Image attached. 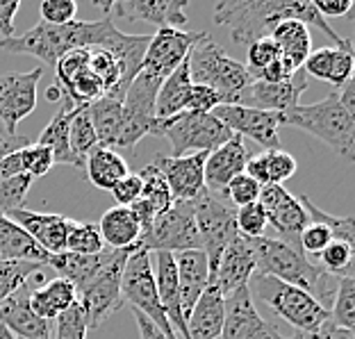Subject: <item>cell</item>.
<instances>
[{"label": "cell", "mask_w": 355, "mask_h": 339, "mask_svg": "<svg viewBox=\"0 0 355 339\" xmlns=\"http://www.w3.org/2000/svg\"><path fill=\"white\" fill-rule=\"evenodd\" d=\"M308 85H310V78L305 76L303 69L296 71L292 78L280 85H269V82H262V80H253V82H248L237 94V98L232 105L285 114V112L296 107V105H301V96L305 89H308Z\"/></svg>", "instance_id": "cell-15"}, {"label": "cell", "mask_w": 355, "mask_h": 339, "mask_svg": "<svg viewBox=\"0 0 355 339\" xmlns=\"http://www.w3.org/2000/svg\"><path fill=\"white\" fill-rule=\"evenodd\" d=\"M271 39L278 46L280 62L287 69L289 76L303 69L305 60L312 53V37L310 28L303 26L301 21H282L280 26L273 28Z\"/></svg>", "instance_id": "cell-26"}, {"label": "cell", "mask_w": 355, "mask_h": 339, "mask_svg": "<svg viewBox=\"0 0 355 339\" xmlns=\"http://www.w3.org/2000/svg\"><path fill=\"white\" fill-rule=\"evenodd\" d=\"M253 301L266 305L278 319L296 328V333H317L330 321L328 310L301 287L287 285L264 273H253L248 282Z\"/></svg>", "instance_id": "cell-4"}, {"label": "cell", "mask_w": 355, "mask_h": 339, "mask_svg": "<svg viewBox=\"0 0 355 339\" xmlns=\"http://www.w3.org/2000/svg\"><path fill=\"white\" fill-rule=\"evenodd\" d=\"M266 221H269V225L276 228L280 241H285L287 246L301 251V248H298V239H301V232L308 228L310 216H308V212H305L303 203L298 200V196L287 193L276 207L266 212Z\"/></svg>", "instance_id": "cell-30"}, {"label": "cell", "mask_w": 355, "mask_h": 339, "mask_svg": "<svg viewBox=\"0 0 355 339\" xmlns=\"http://www.w3.org/2000/svg\"><path fill=\"white\" fill-rule=\"evenodd\" d=\"M235 221H237L239 235L246 237V239L264 237V230H266V225H269V221H266V212L262 209L260 203L237 207L235 209Z\"/></svg>", "instance_id": "cell-43"}, {"label": "cell", "mask_w": 355, "mask_h": 339, "mask_svg": "<svg viewBox=\"0 0 355 339\" xmlns=\"http://www.w3.org/2000/svg\"><path fill=\"white\" fill-rule=\"evenodd\" d=\"M191 85H203L214 89L223 98V105H232L237 94L251 80L246 73V64L228 58V53L207 35H203L191 46L187 55Z\"/></svg>", "instance_id": "cell-5"}, {"label": "cell", "mask_w": 355, "mask_h": 339, "mask_svg": "<svg viewBox=\"0 0 355 339\" xmlns=\"http://www.w3.org/2000/svg\"><path fill=\"white\" fill-rule=\"evenodd\" d=\"M101 237L105 241V246L112 251H121V248H132L139 244L141 237V225L137 221V216L130 207H110L103 214V219L98 223Z\"/></svg>", "instance_id": "cell-28"}, {"label": "cell", "mask_w": 355, "mask_h": 339, "mask_svg": "<svg viewBox=\"0 0 355 339\" xmlns=\"http://www.w3.org/2000/svg\"><path fill=\"white\" fill-rule=\"evenodd\" d=\"M19 155H21V168H23V173L30 175L32 180H35V177L46 175L55 166L53 153L48 150L46 146H39V144H30V146L21 148Z\"/></svg>", "instance_id": "cell-45"}, {"label": "cell", "mask_w": 355, "mask_h": 339, "mask_svg": "<svg viewBox=\"0 0 355 339\" xmlns=\"http://www.w3.org/2000/svg\"><path fill=\"white\" fill-rule=\"evenodd\" d=\"M221 339H287L269 326L257 312L248 287H241L225 296V317Z\"/></svg>", "instance_id": "cell-16"}, {"label": "cell", "mask_w": 355, "mask_h": 339, "mask_svg": "<svg viewBox=\"0 0 355 339\" xmlns=\"http://www.w3.org/2000/svg\"><path fill=\"white\" fill-rule=\"evenodd\" d=\"M39 12H42L44 23H51V26H67V23L76 21L78 5L73 0H44Z\"/></svg>", "instance_id": "cell-49"}, {"label": "cell", "mask_w": 355, "mask_h": 339, "mask_svg": "<svg viewBox=\"0 0 355 339\" xmlns=\"http://www.w3.org/2000/svg\"><path fill=\"white\" fill-rule=\"evenodd\" d=\"M110 251H112V248H105V251L98 253V255H78V253L64 251V253H58V255L48 257L46 266H51V269L58 271L60 273L58 278L69 280L76 289H80L89 278L94 276L96 271L101 269L105 262H107Z\"/></svg>", "instance_id": "cell-35"}, {"label": "cell", "mask_w": 355, "mask_h": 339, "mask_svg": "<svg viewBox=\"0 0 355 339\" xmlns=\"http://www.w3.org/2000/svg\"><path fill=\"white\" fill-rule=\"evenodd\" d=\"M333 241V235L326 225L321 223H308V228L301 232V239H298V248L301 253L308 257V255H321V251Z\"/></svg>", "instance_id": "cell-50"}, {"label": "cell", "mask_w": 355, "mask_h": 339, "mask_svg": "<svg viewBox=\"0 0 355 339\" xmlns=\"http://www.w3.org/2000/svg\"><path fill=\"white\" fill-rule=\"evenodd\" d=\"M298 200L303 203L305 212H308L312 223L326 225V228L330 230V235H333V239L349 241V244L355 246V228H353V219H351V216H333V214H328L321 207L314 205L308 196H298Z\"/></svg>", "instance_id": "cell-41"}, {"label": "cell", "mask_w": 355, "mask_h": 339, "mask_svg": "<svg viewBox=\"0 0 355 339\" xmlns=\"http://www.w3.org/2000/svg\"><path fill=\"white\" fill-rule=\"evenodd\" d=\"M0 339H16V337H14V335L10 333V330H7V328L3 326V324H0Z\"/></svg>", "instance_id": "cell-59"}, {"label": "cell", "mask_w": 355, "mask_h": 339, "mask_svg": "<svg viewBox=\"0 0 355 339\" xmlns=\"http://www.w3.org/2000/svg\"><path fill=\"white\" fill-rule=\"evenodd\" d=\"M148 253H184L200 251V237L193 219L191 200H173V205L153 219V223L141 232L139 244Z\"/></svg>", "instance_id": "cell-10"}, {"label": "cell", "mask_w": 355, "mask_h": 339, "mask_svg": "<svg viewBox=\"0 0 355 339\" xmlns=\"http://www.w3.org/2000/svg\"><path fill=\"white\" fill-rule=\"evenodd\" d=\"M282 125L317 137L346 162L355 159V114L344 107L337 92H330L319 103L296 105L282 114Z\"/></svg>", "instance_id": "cell-3"}, {"label": "cell", "mask_w": 355, "mask_h": 339, "mask_svg": "<svg viewBox=\"0 0 355 339\" xmlns=\"http://www.w3.org/2000/svg\"><path fill=\"white\" fill-rule=\"evenodd\" d=\"M30 285H23L0 303V324L16 339H53L51 324L30 310Z\"/></svg>", "instance_id": "cell-21"}, {"label": "cell", "mask_w": 355, "mask_h": 339, "mask_svg": "<svg viewBox=\"0 0 355 339\" xmlns=\"http://www.w3.org/2000/svg\"><path fill=\"white\" fill-rule=\"evenodd\" d=\"M266 155V173H269V184H282L296 173L298 162L287 150H264Z\"/></svg>", "instance_id": "cell-47"}, {"label": "cell", "mask_w": 355, "mask_h": 339, "mask_svg": "<svg viewBox=\"0 0 355 339\" xmlns=\"http://www.w3.org/2000/svg\"><path fill=\"white\" fill-rule=\"evenodd\" d=\"M178 269V289H180V310L187 319L193 305L209 287V264L203 251H184L175 253Z\"/></svg>", "instance_id": "cell-22"}, {"label": "cell", "mask_w": 355, "mask_h": 339, "mask_svg": "<svg viewBox=\"0 0 355 339\" xmlns=\"http://www.w3.org/2000/svg\"><path fill=\"white\" fill-rule=\"evenodd\" d=\"M121 296H123V303L130 305L132 310L141 312L150 324H155L166 339H178L175 330L168 326L162 305H159L155 271H153L150 253L146 248L137 246L125 260L123 276H121Z\"/></svg>", "instance_id": "cell-7"}, {"label": "cell", "mask_w": 355, "mask_h": 339, "mask_svg": "<svg viewBox=\"0 0 355 339\" xmlns=\"http://www.w3.org/2000/svg\"><path fill=\"white\" fill-rule=\"evenodd\" d=\"M321 269L333 278L353 276V260H355V246L349 241L333 239L319 255Z\"/></svg>", "instance_id": "cell-40"}, {"label": "cell", "mask_w": 355, "mask_h": 339, "mask_svg": "<svg viewBox=\"0 0 355 339\" xmlns=\"http://www.w3.org/2000/svg\"><path fill=\"white\" fill-rule=\"evenodd\" d=\"M248 150L244 146V139L239 134H232L228 141L221 144L219 148L209 150L203 175H205V189L214 196L225 198V187L232 177H237L239 173H244L246 162H248ZM228 200V198H225Z\"/></svg>", "instance_id": "cell-18"}, {"label": "cell", "mask_w": 355, "mask_h": 339, "mask_svg": "<svg viewBox=\"0 0 355 339\" xmlns=\"http://www.w3.org/2000/svg\"><path fill=\"white\" fill-rule=\"evenodd\" d=\"M71 305H76V287L64 278H53L44 287L30 292V310L48 324L67 312Z\"/></svg>", "instance_id": "cell-29"}, {"label": "cell", "mask_w": 355, "mask_h": 339, "mask_svg": "<svg viewBox=\"0 0 355 339\" xmlns=\"http://www.w3.org/2000/svg\"><path fill=\"white\" fill-rule=\"evenodd\" d=\"M21 230H26L28 235L35 239V244L46 251L48 255H58L67 251V237H69V225L71 219L64 214H44L35 212V209H16L10 216Z\"/></svg>", "instance_id": "cell-19"}, {"label": "cell", "mask_w": 355, "mask_h": 339, "mask_svg": "<svg viewBox=\"0 0 355 339\" xmlns=\"http://www.w3.org/2000/svg\"><path fill=\"white\" fill-rule=\"evenodd\" d=\"M155 287L159 296V305L166 314L168 326L180 333L184 339H189L187 324H184L180 310V289H178V269L173 253H157V271H155Z\"/></svg>", "instance_id": "cell-24"}, {"label": "cell", "mask_w": 355, "mask_h": 339, "mask_svg": "<svg viewBox=\"0 0 355 339\" xmlns=\"http://www.w3.org/2000/svg\"><path fill=\"white\" fill-rule=\"evenodd\" d=\"M191 92L189 67L184 60L162 85H159L157 98H155V119H168L187 110V98Z\"/></svg>", "instance_id": "cell-34"}, {"label": "cell", "mask_w": 355, "mask_h": 339, "mask_svg": "<svg viewBox=\"0 0 355 339\" xmlns=\"http://www.w3.org/2000/svg\"><path fill=\"white\" fill-rule=\"evenodd\" d=\"M225 317V298L214 285H209L198 303L193 305L189 317L184 319L187 324L189 339H219Z\"/></svg>", "instance_id": "cell-25"}, {"label": "cell", "mask_w": 355, "mask_h": 339, "mask_svg": "<svg viewBox=\"0 0 355 339\" xmlns=\"http://www.w3.org/2000/svg\"><path fill=\"white\" fill-rule=\"evenodd\" d=\"M141 193V177L139 173H128L123 180L112 187V196H114L119 207H130Z\"/></svg>", "instance_id": "cell-53"}, {"label": "cell", "mask_w": 355, "mask_h": 339, "mask_svg": "<svg viewBox=\"0 0 355 339\" xmlns=\"http://www.w3.org/2000/svg\"><path fill=\"white\" fill-rule=\"evenodd\" d=\"M105 241L101 237L98 223L89 221H73L69 225V237H67V251L78 255H98L105 251Z\"/></svg>", "instance_id": "cell-38"}, {"label": "cell", "mask_w": 355, "mask_h": 339, "mask_svg": "<svg viewBox=\"0 0 355 339\" xmlns=\"http://www.w3.org/2000/svg\"><path fill=\"white\" fill-rule=\"evenodd\" d=\"M246 244L253 253L255 273H264V276L287 282V285L301 287L303 292L317 298L326 310H330L337 278L328 276L319 264L310 262V257H305L301 251L287 246L280 239L255 237V239H246Z\"/></svg>", "instance_id": "cell-2"}, {"label": "cell", "mask_w": 355, "mask_h": 339, "mask_svg": "<svg viewBox=\"0 0 355 339\" xmlns=\"http://www.w3.org/2000/svg\"><path fill=\"white\" fill-rule=\"evenodd\" d=\"M223 105V98L214 89L203 87V85H191L189 98H187V110L184 112H198V114H212V112Z\"/></svg>", "instance_id": "cell-52"}, {"label": "cell", "mask_w": 355, "mask_h": 339, "mask_svg": "<svg viewBox=\"0 0 355 339\" xmlns=\"http://www.w3.org/2000/svg\"><path fill=\"white\" fill-rule=\"evenodd\" d=\"M310 3L324 19L349 16L353 12V0H310Z\"/></svg>", "instance_id": "cell-54"}, {"label": "cell", "mask_w": 355, "mask_h": 339, "mask_svg": "<svg viewBox=\"0 0 355 339\" xmlns=\"http://www.w3.org/2000/svg\"><path fill=\"white\" fill-rule=\"evenodd\" d=\"M132 248H121V251H110L107 262H105L98 271L80 289H76V301L80 308L85 310L89 328H98L107 317H112L121 305H123V296H121V276H123L125 260L130 257Z\"/></svg>", "instance_id": "cell-6"}, {"label": "cell", "mask_w": 355, "mask_h": 339, "mask_svg": "<svg viewBox=\"0 0 355 339\" xmlns=\"http://www.w3.org/2000/svg\"><path fill=\"white\" fill-rule=\"evenodd\" d=\"M87 330H89V324H87L85 310L80 308L76 301V305H71L67 312L55 319L53 339H87Z\"/></svg>", "instance_id": "cell-44"}, {"label": "cell", "mask_w": 355, "mask_h": 339, "mask_svg": "<svg viewBox=\"0 0 355 339\" xmlns=\"http://www.w3.org/2000/svg\"><path fill=\"white\" fill-rule=\"evenodd\" d=\"M212 114L232 134H239L241 139L248 137L255 144H260L264 150L280 148L278 130L282 125V114H278V112H262L253 107H241V105H219Z\"/></svg>", "instance_id": "cell-12"}, {"label": "cell", "mask_w": 355, "mask_h": 339, "mask_svg": "<svg viewBox=\"0 0 355 339\" xmlns=\"http://www.w3.org/2000/svg\"><path fill=\"white\" fill-rule=\"evenodd\" d=\"M246 48H248V64H246L248 80H253L264 67H269L271 62H276L280 58L278 46H276V42H273L271 37L257 39V42L248 44Z\"/></svg>", "instance_id": "cell-46"}, {"label": "cell", "mask_w": 355, "mask_h": 339, "mask_svg": "<svg viewBox=\"0 0 355 339\" xmlns=\"http://www.w3.org/2000/svg\"><path fill=\"white\" fill-rule=\"evenodd\" d=\"M48 257L51 255L42 251L26 230H21L7 216H0V262L16 260V262H37L46 266Z\"/></svg>", "instance_id": "cell-32"}, {"label": "cell", "mask_w": 355, "mask_h": 339, "mask_svg": "<svg viewBox=\"0 0 355 339\" xmlns=\"http://www.w3.org/2000/svg\"><path fill=\"white\" fill-rule=\"evenodd\" d=\"M83 107V105H76L69 98L67 94L62 92V107L58 110V114L53 116V121L48 123L42 134H39V146H46L53 153L55 164H67V166H76V159L71 155L69 148V130H71V121H73L76 112Z\"/></svg>", "instance_id": "cell-27"}, {"label": "cell", "mask_w": 355, "mask_h": 339, "mask_svg": "<svg viewBox=\"0 0 355 339\" xmlns=\"http://www.w3.org/2000/svg\"><path fill=\"white\" fill-rule=\"evenodd\" d=\"M30 187H32V177L26 173L0 182V216H10L16 209L26 207Z\"/></svg>", "instance_id": "cell-42"}, {"label": "cell", "mask_w": 355, "mask_h": 339, "mask_svg": "<svg viewBox=\"0 0 355 339\" xmlns=\"http://www.w3.org/2000/svg\"><path fill=\"white\" fill-rule=\"evenodd\" d=\"M191 203H193L196 230L200 237V251L207 257L209 278H212L221 253L239 237L237 221H235V207L225 198L209 193L207 189L200 191Z\"/></svg>", "instance_id": "cell-9"}, {"label": "cell", "mask_w": 355, "mask_h": 339, "mask_svg": "<svg viewBox=\"0 0 355 339\" xmlns=\"http://www.w3.org/2000/svg\"><path fill=\"white\" fill-rule=\"evenodd\" d=\"M103 7L105 16L116 14L125 21H141L157 30L171 28L182 30L187 26V0H114V3H96Z\"/></svg>", "instance_id": "cell-14"}, {"label": "cell", "mask_w": 355, "mask_h": 339, "mask_svg": "<svg viewBox=\"0 0 355 339\" xmlns=\"http://www.w3.org/2000/svg\"><path fill=\"white\" fill-rule=\"evenodd\" d=\"M42 73L44 69L37 67L28 73L10 71V73L0 76V121H3L7 134H16L21 121L35 112Z\"/></svg>", "instance_id": "cell-13"}, {"label": "cell", "mask_w": 355, "mask_h": 339, "mask_svg": "<svg viewBox=\"0 0 355 339\" xmlns=\"http://www.w3.org/2000/svg\"><path fill=\"white\" fill-rule=\"evenodd\" d=\"M257 196H260V184L251 180L246 173H239L237 177H232L228 182V187H225V198H228V203L235 209L257 203Z\"/></svg>", "instance_id": "cell-48"}, {"label": "cell", "mask_w": 355, "mask_h": 339, "mask_svg": "<svg viewBox=\"0 0 355 339\" xmlns=\"http://www.w3.org/2000/svg\"><path fill=\"white\" fill-rule=\"evenodd\" d=\"M132 317H135V321H137V328H139L141 339H166L162 333H159V328H157L155 324H150V321H148L146 317H144L141 312L132 310Z\"/></svg>", "instance_id": "cell-58"}, {"label": "cell", "mask_w": 355, "mask_h": 339, "mask_svg": "<svg viewBox=\"0 0 355 339\" xmlns=\"http://www.w3.org/2000/svg\"><path fill=\"white\" fill-rule=\"evenodd\" d=\"M253 273H255L253 253H251V248H248L246 239L239 235L221 253L212 278H209V285H214L221 292V296L225 298L241 287H248Z\"/></svg>", "instance_id": "cell-20"}, {"label": "cell", "mask_w": 355, "mask_h": 339, "mask_svg": "<svg viewBox=\"0 0 355 339\" xmlns=\"http://www.w3.org/2000/svg\"><path fill=\"white\" fill-rule=\"evenodd\" d=\"M171 141L173 155L182 157L191 153H209L219 148L232 137L214 114H198V112H180L175 116L159 119L157 134Z\"/></svg>", "instance_id": "cell-8"}, {"label": "cell", "mask_w": 355, "mask_h": 339, "mask_svg": "<svg viewBox=\"0 0 355 339\" xmlns=\"http://www.w3.org/2000/svg\"><path fill=\"white\" fill-rule=\"evenodd\" d=\"M333 62H335V48H319L308 55V60L303 64V71L308 78H317L330 82V73H333Z\"/></svg>", "instance_id": "cell-51"}, {"label": "cell", "mask_w": 355, "mask_h": 339, "mask_svg": "<svg viewBox=\"0 0 355 339\" xmlns=\"http://www.w3.org/2000/svg\"><path fill=\"white\" fill-rule=\"evenodd\" d=\"M207 153H191L182 157L155 155L153 164L159 168L173 200H193L205 189V166Z\"/></svg>", "instance_id": "cell-17"}, {"label": "cell", "mask_w": 355, "mask_h": 339, "mask_svg": "<svg viewBox=\"0 0 355 339\" xmlns=\"http://www.w3.org/2000/svg\"><path fill=\"white\" fill-rule=\"evenodd\" d=\"M139 177H141V193L130 205V209L135 212L137 221L141 225V232H144L153 223L155 216L166 212V209L173 205V198H171V191H168L162 173H159V168L153 162L144 166Z\"/></svg>", "instance_id": "cell-23"}, {"label": "cell", "mask_w": 355, "mask_h": 339, "mask_svg": "<svg viewBox=\"0 0 355 339\" xmlns=\"http://www.w3.org/2000/svg\"><path fill=\"white\" fill-rule=\"evenodd\" d=\"M85 173L92 180L94 187L112 191L116 182H121L123 177L130 173L125 157L119 155V150L114 148H105V146H94L92 153L85 159Z\"/></svg>", "instance_id": "cell-31"}, {"label": "cell", "mask_w": 355, "mask_h": 339, "mask_svg": "<svg viewBox=\"0 0 355 339\" xmlns=\"http://www.w3.org/2000/svg\"><path fill=\"white\" fill-rule=\"evenodd\" d=\"M89 116H92L96 139L101 146L116 150L121 139V123H123V101L103 96L89 105Z\"/></svg>", "instance_id": "cell-33"}, {"label": "cell", "mask_w": 355, "mask_h": 339, "mask_svg": "<svg viewBox=\"0 0 355 339\" xmlns=\"http://www.w3.org/2000/svg\"><path fill=\"white\" fill-rule=\"evenodd\" d=\"M44 269L46 266L37 262H16V260L0 262V303L5 298H10L14 292H19L23 285H28L30 278H35Z\"/></svg>", "instance_id": "cell-39"}, {"label": "cell", "mask_w": 355, "mask_h": 339, "mask_svg": "<svg viewBox=\"0 0 355 339\" xmlns=\"http://www.w3.org/2000/svg\"><path fill=\"white\" fill-rule=\"evenodd\" d=\"M330 324L342 330L355 328V276L337 278L335 296L330 303Z\"/></svg>", "instance_id": "cell-37"}, {"label": "cell", "mask_w": 355, "mask_h": 339, "mask_svg": "<svg viewBox=\"0 0 355 339\" xmlns=\"http://www.w3.org/2000/svg\"><path fill=\"white\" fill-rule=\"evenodd\" d=\"M287 339H355L353 337V330H342V328H335L333 324H328L317 330V333H296Z\"/></svg>", "instance_id": "cell-56"}, {"label": "cell", "mask_w": 355, "mask_h": 339, "mask_svg": "<svg viewBox=\"0 0 355 339\" xmlns=\"http://www.w3.org/2000/svg\"><path fill=\"white\" fill-rule=\"evenodd\" d=\"M94 146H98V139H96L92 116H89V105H83V107L76 112L73 121H71V130H69V148L78 168H85V159Z\"/></svg>", "instance_id": "cell-36"}, {"label": "cell", "mask_w": 355, "mask_h": 339, "mask_svg": "<svg viewBox=\"0 0 355 339\" xmlns=\"http://www.w3.org/2000/svg\"><path fill=\"white\" fill-rule=\"evenodd\" d=\"M203 35L205 32H184L171 28L157 30L146 46V53H144L139 73L137 76L159 89V85L187 60L191 46Z\"/></svg>", "instance_id": "cell-11"}, {"label": "cell", "mask_w": 355, "mask_h": 339, "mask_svg": "<svg viewBox=\"0 0 355 339\" xmlns=\"http://www.w3.org/2000/svg\"><path fill=\"white\" fill-rule=\"evenodd\" d=\"M282 21H301L303 26L321 30L333 39L337 48L346 44L342 37L328 26V21L312 7L310 0H223L214 7V23L230 30L232 42L248 46L257 39L271 37V32Z\"/></svg>", "instance_id": "cell-1"}, {"label": "cell", "mask_w": 355, "mask_h": 339, "mask_svg": "<svg viewBox=\"0 0 355 339\" xmlns=\"http://www.w3.org/2000/svg\"><path fill=\"white\" fill-rule=\"evenodd\" d=\"M30 146V139L23 134H7L5 130L0 132V159L12 155V153H19L21 148Z\"/></svg>", "instance_id": "cell-57"}, {"label": "cell", "mask_w": 355, "mask_h": 339, "mask_svg": "<svg viewBox=\"0 0 355 339\" xmlns=\"http://www.w3.org/2000/svg\"><path fill=\"white\" fill-rule=\"evenodd\" d=\"M19 10H21L19 0L0 3V35H3V39L14 37V19H16V12Z\"/></svg>", "instance_id": "cell-55"}]
</instances>
